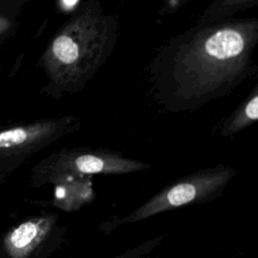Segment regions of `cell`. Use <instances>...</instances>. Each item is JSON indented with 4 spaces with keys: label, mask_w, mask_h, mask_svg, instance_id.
I'll list each match as a JSON object with an SVG mask.
<instances>
[{
    "label": "cell",
    "mask_w": 258,
    "mask_h": 258,
    "mask_svg": "<svg viewBox=\"0 0 258 258\" xmlns=\"http://www.w3.org/2000/svg\"><path fill=\"white\" fill-rule=\"evenodd\" d=\"M245 114L247 118L251 120H256L258 117V98L255 96L246 106Z\"/></svg>",
    "instance_id": "cell-7"
},
{
    "label": "cell",
    "mask_w": 258,
    "mask_h": 258,
    "mask_svg": "<svg viewBox=\"0 0 258 258\" xmlns=\"http://www.w3.org/2000/svg\"><path fill=\"white\" fill-rule=\"evenodd\" d=\"M54 126L47 122L21 124L0 130V164L22 157L42 145L53 133Z\"/></svg>",
    "instance_id": "cell-2"
},
{
    "label": "cell",
    "mask_w": 258,
    "mask_h": 258,
    "mask_svg": "<svg viewBox=\"0 0 258 258\" xmlns=\"http://www.w3.org/2000/svg\"><path fill=\"white\" fill-rule=\"evenodd\" d=\"M53 219L43 218L27 221L19 225L9 236L8 245L16 255H25L48 233Z\"/></svg>",
    "instance_id": "cell-4"
},
{
    "label": "cell",
    "mask_w": 258,
    "mask_h": 258,
    "mask_svg": "<svg viewBox=\"0 0 258 258\" xmlns=\"http://www.w3.org/2000/svg\"><path fill=\"white\" fill-rule=\"evenodd\" d=\"M9 27V22L6 18L0 17V34L5 32Z\"/></svg>",
    "instance_id": "cell-8"
},
{
    "label": "cell",
    "mask_w": 258,
    "mask_h": 258,
    "mask_svg": "<svg viewBox=\"0 0 258 258\" xmlns=\"http://www.w3.org/2000/svg\"><path fill=\"white\" fill-rule=\"evenodd\" d=\"M77 2H78V0H63V3H64L67 6H73V5H75Z\"/></svg>",
    "instance_id": "cell-9"
},
{
    "label": "cell",
    "mask_w": 258,
    "mask_h": 258,
    "mask_svg": "<svg viewBox=\"0 0 258 258\" xmlns=\"http://www.w3.org/2000/svg\"><path fill=\"white\" fill-rule=\"evenodd\" d=\"M148 167L146 164L123 158L98 155L80 154L60 160L57 169L69 174H94V173H125Z\"/></svg>",
    "instance_id": "cell-3"
},
{
    "label": "cell",
    "mask_w": 258,
    "mask_h": 258,
    "mask_svg": "<svg viewBox=\"0 0 258 258\" xmlns=\"http://www.w3.org/2000/svg\"><path fill=\"white\" fill-rule=\"evenodd\" d=\"M233 173L232 170L227 169L185 177L155 195L140 208L122 219L121 222H136L165 211L203 202L220 192L231 179Z\"/></svg>",
    "instance_id": "cell-1"
},
{
    "label": "cell",
    "mask_w": 258,
    "mask_h": 258,
    "mask_svg": "<svg viewBox=\"0 0 258 258\" xmlns=\"http://www.w3.org/2000/svg\"><path fill=\"white\" fill-rule=\"evenodd\" d=\"M244 47L242 35L233 29H223L210 38L205 43V50L208 55L217 59H228L240 54Z\"/></svg>",
    "instance_id": "cell-5"
},
{
    "label": "cell",
    "mask_w": 258,
    "mask_h": 258,
    "mask_svg": "<svg viewBox=\"0 0 258 258\" xmlns=\"http://www.w3.org/2000/svg\"><path fill=\"white\" fill-rule=\"evenodd\" d=\"M51 50L53 55L63 63L74 62L79 55L77 44L67 35L56 37L52 43Z\"/></svg>",
    "instance_id": "cell-6"
}]
</instances>
